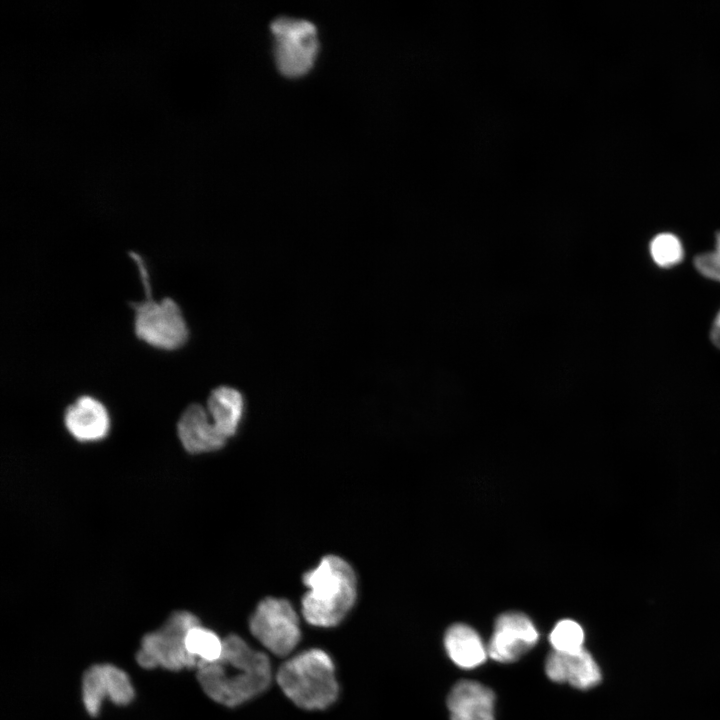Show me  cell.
<instances>
[{"mask_svg": "<svg viewBox=\"0 0 720 720\" xmlns=\"http://www.w3.org/2000/svg\"><path fill=\"white\" fill-rule=\"evenodd\" d=\"M197 679L212 700L235 707L269 687L272 669L265 653L250 647L240 636L231 634L223 639L219 659L198 667Z\"/></svg>", "mask_w": 720, "mask_h": 720, "instance_id": "obj_1", "label": "cell"}, {"mask_svg": "<svg viewBox=\"0 0 720 720\" xmlns=\"http://www.w3.org/2000/svg\"><path fill=\"white\" fill-rule=\"evenodd\" d=\"M307 592L301 600L304 619L313 626L338 625L357 598V578L351 565L337 555L323 557L303 575Z\"/></svg>", "mask_w": 720, "mask_h": 720, "instance_id": "obj_2", "label": "cell"}, {"mask_svg": "<svg viewBox=\"0 0 720 720\" xmlns=\"http://www.w3.org/2000/svg\"><path fill=\"white\" fill-rule=\"evenodd\" d=\"M276 681L286 697L305 710L325 709L338 696L333 661L321 649H308L286 660Z\"/></svg>", "mask_w": 720, "mask_h": 720, "instance_id": "obj_3", "label": "cell"}, {"mask_svg": "<svg viewBox=\"0 0 720 720\" xmlns=\"http://www.w3.org/2000/svg\"><path fill=\"white\" fill-rule=\"evenodd\" d=\"M131 257L138 266L146 293L145 300L131 304L136 336L157 349H179L189 337V329L179 305L170 297L161 300L152 298L143 260L136 253H131Z\"/></svg>", "mask_w": 720, "mask_h": 720, "instance_id": "obj_4", "label": "cell"}, {"mask_svg": "<svg viewBox=\"0 0 720 720\" xmlns=\"http://www.w3.org/2000/svg\"><path fill=\"white\" fill-rule=\"evenodd\" d=\"M199 624V619L188 611L172 613L158 630L143 637L136 654L138 664L146 669L160 666L173 671L197 667L198 660L188 653L185 638Z\"/></svg>", "mask_w": 720, "mask_h": 720, "instance_id": "obj_5", "label": "cell"}, {"mask_svg": "<svg viewBox=\"0 0 720 720\" xmlns=\"http://www.w3.org/2000/svg\"><path fill=\"white\" fill-rule=\"evenodd\" d=\"M274 55L279 71L287 77H300L313 66L319 42L314 24L303 19L279 17L271 24Z\"/></svg>", "mask_w": 720, "mask_h": 720, "instance_id": "obj_6", "label": "cell"}, {"mask_svg": "<svg viewBox=\"0 0 720 720\" xmlns=\"http://www.w3.org/2000/svg\"><path fill=\"white\" fill-rule=\"evenodd\" d=\"M249 629L263 647L279 657L289 655L301 638L298 615L282 598L260 601L250 617Z\"/></svg>", "mask_w": 720, "mask_h": 720, "instance_id": "obj_7", "label": "cell"}, {"mask_svg": "<svg viewBox=\"0 0 720 720\" xmlns=\"http://www.w3.org/2000/svg\"><path fill=\"white\" fill-rule=\"evenodd\" d=\"M537 640L538 632L527 616L505 613L496 620L487 653L498 662H513L530 650Z\"/></svg>", "mask_w": 720, "mask_h": 720, "instance_id": "obj_8", "label": "cell"}, {"mask_svg": "<svg viewBox=\"0 0 720 720\" xmlns=\"http://www.w3.org/2000/svg\"><path fill=\"white\" fill-rule=\"evenodd\" d=\"M547 676L555 682H567L579 689H589L601 681V671L584 648L576 652L553 650L545 663Z\"/></svg>", "mask_w": 720, "mask_h": 720, "instance_id": "obj_9", "label": "cell"}, {"mask_svg": "<svg viewBox=\"0 0 720 720\" xmlns=\"http://www.w3.org/2000/svg\"><path fill=\"white\" fill-rule=\"evenodd\" d=\"M177 434L183 448L191 454L216 451L227 441L215 428L207 409L197 403L188 405L180 415Z\"/></svg>", "mask_w": 720, "mask_h": 720, "instance_id": "obj_10", "label": "cell"}, {"mask_svg": "<svg viewBox=\"0 0 720 720\" xmlns=\"http://www.w3.org/2000/svg\"><path fill=\"white\" fill-rule=\"evenodd\" d=\"M64 424L76 440L93 442L106 437L110 429V417L101 401L83 395L66 408Z\"/></svg>", "mask_w": 720, "mask_h": 720, "instance_id": "obj_11", "label": "cell"}, {"mask_svg": "<svg viewBox=\"0 0 720 720\" xmlns=\"http://www.w3.org/2000/svg\"><path fill=\"white\" fill-rule=\"evenodd\" d=\"M495 696L488 687L471 680L459 681L450 691L447 706L451 720H494Z\"/></svg>", "mask_w": 720, "mask_h": 720, "instance_id": "obj_12", "label": "cell"}, {"mask_svg": "<svg viewBox=\"0 0 720 720\" xmlns=\"http://www.w3.org/2000/svg\"><path fill=\"white\" fill-rule=\"evenodd\" d=\"M206 409L217 431L228 440L241 422L244 399L237 389L219 386L210 392Z\"/></svg>", "mask_w": 720, "mask_h": 720, "instance_id": "obj_13", "label": "cell"}, {"mask_svg": "<svg viewBox=\"0 0 720 720\" xmlns=\"http://www.w3.org/2000/svg\"><path fill=\"white\" fill-rule=\"evenodd\" d=\"M444 644L452 661L466 669L474 668L483 663L487 651L480 636L465 624H454L448 628Z\"/></svg>", "mask_w": 720, "mask_h": 720, "instance_id": "obj_14", "label": "cell"}, {"mask_svg": "<svg viewBox=\"0 0 720 720\" xmlns=\"http://www.w3.org/2000/svg\"><path fill=\"white\" fill-rule=\"evenodd\" d=\"M185 646L188 653L198 660V668L219 659L223 640L214 631L199 624L188 631Z\"/></svg>", "mask_w": 720, "mask_h": 720, "instance_id": "obj_15", "label": "cell"}, {"mask_svg": "<svg viewBox=\"0 0 720 720\" xmlns=\"http://www.w3.org/2000/svg\"><path fill=\"white\" fill-rule=\"evenodd\" d=\"M106 698L102 664L92 665L82 678V699L86 711L92 717L100 712L103 699Z\"/></svg>", "mask_w": 720, "mask_h": 720, "instance_id": "obj_16", "label": "cell"}, {"mask_svg": "<svg viewBox=\"0 0 720 720\" xmlns=\"http://www.w3.org/2000/svg\"><path fill=\"white\" fill-rule=\"evenodd\" d=\"M102 666L106 697L116 705L129 704L135 693L128 675L114 665L102 664Z\"/></svg>", "mask_w": 720, "mask_h": 720, "instance_id": "obj_17", "label": "cell"}, {"mask_svg": "<svg viewBox=\"0 0 720 720\" xmlns=\"http://www.w3.org/2000/svg\"><path fill=\"white\" fill-rule=\"evenodd\" d=\"M650 253L654 262L660 267H671L683 258L680 240L671 233H660L650 243Z\"/></svg>", "mask_w": 720, "mask_h": 720, "instance_id": "obj_18", "label": "cell"}, {"mask_svg": "<svg viewBox=\"0 0 720 720\" xmlns=\"http://www.w3.org/2000/svg\"><path fill=\"white\" fill-rule=\"evenodd\" d=\"M549 641L556 651L576 652L583 648L584 631L575 621L562 620L551 631Z\"/></svg>", "mask_w": 720, "mask_h": 720, "instance_id": "obj_19", "label": "cell"}, {"mask_svg": "<svg viewBox=\"0 0 720 720\" xmlns=\"http://www.w3.org/2000/svg\"><path fill=\"white\" fill-rule=\"evenodd\" d=\"M694 266L703 276L720 281V231L716 233L715 250L697 255Z\"/></svg>", "mask_w": 720, "mask_h": 720, "instance_id": "obj_20", "label": "cell"}, {"mask_svg": "<svg viewBox=\"0 0 720 720\" xmlns=\"http://www.w3.org/2000/svg\"><path fill=\"white\" fill-rule=\"evenodd\" d=\"M711 340L720 349V311L717 314L711 329Z\"/></svg>", "mask_w": 720, "mask_h": 720, "instance_id": "obj_21", "label": "cell"}]
</instances>
